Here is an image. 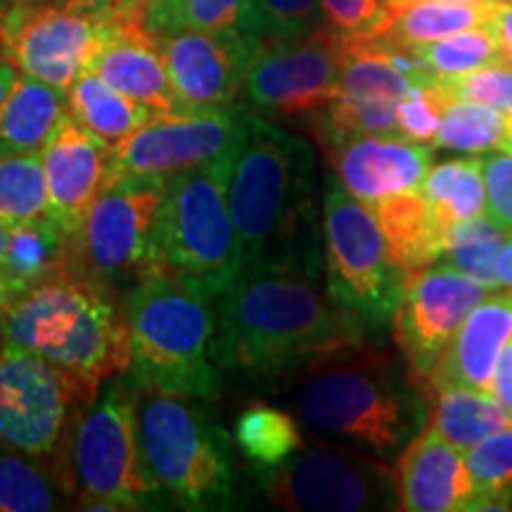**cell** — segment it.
<instances>
[{
    "label": "cell",
    "mask_w": 512,
    "mask_h": 512,
    "mask_svg": "<svg viewBox=\"0 0 512 512\" xmlns=\"http://www.w3.org/2000/svg\"><path fill=\"white\" fill-rule=\"evenodd\" d=\"M219 363L249 377H290L373 342V330L330 297L325 268L249 264L216 302Z\"/></svg>",
    "instance_id": "6da1fadb"
},
{
    "label": "cell",
    "mask_w": 512,
    "mask_h": 512,
    "mask_svg": "<svg viewBox=\"0 0 512 512\" xmlns=\"http://www.w3.org/2000/svg\"><path fill=\"white\" fill-rule=\"evenodd\" d=\"M242 266L323 261V197L309 140L249 110L228 178ZM240 266V268H242Z\"/></svg>",
    "instance_id": "7a4b0ae2"
},
{
    "label": "cell",
    "mask_w": 512,
    "mask_h": 512,
    "mask_svg": "<svg viewBox=\"0 0 512 512\" xmlns=\"http://www.w3.org/2000/svg\"><path fill=\"white\" fill-rule=\"evenodd\" d=\"M290 408L306 430L392 460L425 430V387L406 358L373 342L287 377Z\"/></svg>",
    "instance_id": "3957f363"
},
{
    "label": "cell",
    "mask_w": 512,
    "mask_h": 512,
    "mask_svg": "<svg viewBox=\"0 0 512 512\" xmlns=\"http://www.w3.org/2000/svg\"><path fill=\"white\" fill-rule=\"evenodd\" d=\"M0 349L43 358L98 394L131 368L124 294L83 271L48 280L0 311Z\"/></svg>",
    "instance_id": "277c9868"
},
{
    "label": "cell",
    "mask_w": 512,
    "mask_h": 512,
    "mask_svg": "<svg viewBox=\"0 0 512 512\" xmlns=\"http://www.w3.org/2000/svg\"><path fill=\"white\" fill-rule=\"evenodd\" d=\"M124 299L131 328L128 380L138 389L214 399L223 370L214 299L166 275H147Z\"/></svg>",
    "instance_id": "5b68a950"
},
{
    "label": "cell",
    "mask_w": 512,
    "mask_h": 512,
    "mask_svg": "<svg viewBox=\"0 0 512 512\" xmlns=\"http://www.w3.org/2000/svg\"><path fill=\"white\" fill-rule=\"evenodd\" d=\"M138 434L147 472L166 503L183 510L240 508L228 432L195 399L138 389Z\"/></svg>",
    "instance_id": "8992f818"
},
{
    "label": "cell",
    "mask_w": 512,
    "mask_h": 512,
    "mask_svg": "<svg viewBox=\"0 0 512 512\" xmlns=\"http://www.w3.org/2000/svg\"><path fill=\"white\" fill-rule=\"evenodd\" d=\"M233 155L166 183L152 233L150 275H166L219 302L240 273L228 204Z\"/></svg>",
    "instance_id": "52a82bcc"
},
{
    "label": "cell",
    "mask_w": 512,
    "mask_h": 512,
    "mask_svg": "<svg viewBox=\"0 0 512 512\" xmlns=\"http://www.w3.org/2000/svg\"><path fill=\"white\" fill-rule=\"evenodd\" d=\"M72 470L83 510L166 505L147 472L138 434V387L126 375L102 384L81 413L72 439Z\"/></svg>",
    "instance_id": "ba28073f"
},
{
    "label": "cell",
    "mask_w": 512,
    "mask_h": 512,
    "mask_svg": "<svg viewBox=\"0 0 512 512\" xmlns=\"http://www.w3.org/2000/svg\"><path fill=\"white\" fill-rule=\"evenodd\" d=\"M323 261L330 297L380 337L392 325L406 275L392 261L373 209L335 174L323 183Z\"/></svg>",
    "instance_id": "9c48e42d"
},
{
    "label": "cell",
    "mask_w": 512,
    "mask_h": 512,
    "mask_svg": "<svg viewBox=\"0 0 512 512\" xmlns=\"http://www.w3.org/2000/svg\"><path fill=\"white\" fill-rule=\"evenodd\" d=\"M91 403L43 358L0 349V446L41 460L67 496L76 494V422Z\"/></svg>",
    "instance_id": "30bf717a"
},
{
    "label": "cell",
    "mask_w": 512,
    "mask_h": 512,
    "mask_svg": "<svg viewBox=\"0 0 512 512\" xmlns=\"http://www.w3.org/2000/svg\"><path fill=\"white\" fill-rule=\"evenodd\" d=\"M254 479L268 503L292 512L401 510L394 467L349 444H304Z\"/></svg>",
    "instance_id": "8fae6325"
},
{
    "label": "cell",
    "mask_w": 512,
    "mask_h": 512,
    "mask_svg": "<svg viewBox=\"0 0 512 512\" xmlns=\"http://www.w3.org/2000/svg\"><path fill=\"white\" fill-rule=\"evenodd\" d=\"M344 41L332 27L302 36H266L245 79L249 110L266 119L309 121L339 95Z\"/></svg>",
    "instance_id": "7c38bea8"
},
{
    "label": "cell",
    "mask_w": 512,
    "mask_h": 512,
    "mask_svg": "<svg viewBox=\"0 0 512 512\" xmlns=\"http://www.w3.org/2000/svg\"><path fill=\"white\" fill-rule=\"evenodd\" d=\"M117 10H74L50 0H12L0 12V57L19 74L69 93L86 72Z\"/></svg>",
    "instance_id": "4fadbf2b"
},
{
    "label": "cell",
    "mask_w": 512,
    "mask_h": 512,
    "mask_svg": "<svg viewBox=\"0 0 512 512\" xmlns=\"http://www.w3.org/2000/svg\"><path fill=\"white\" fill-rule=\"evenodd\" d=\"M247 107L155 114L112 155V183H157L221 162L247 131Z\"/></svg>",
    "instance_id": "5bb4252c"
},
{
    "label": "cell",
    "mask_w": 512,
    "mask_h": 512,
    "mask_svg": "<svg viewBox=\"0 0 512 512\" xmlns=\"http://www.w3.org/2000/svg\"><path fill=\"white\" fill-rule=\"evenodd\" d=\"M166 185L112 183L88 211L79 238V268L126 294L150 275L152 233Z\"/></svg>",
    "instance_id": "9a60e30c"
},
{
    "label": "cell",
    "mask_w": 512,
    "mask_h": 512,
    "mask_svg": "<svg viewBox=\"0 0 512 512\" xmlns=\"http://www.w3.org/2000/svg\"><path fill=\"white\" fill-rule=\"evenodd\" d=\"M491 292L482 280L446 261L408 275L392 330L396 347L422 384L465 318Z\"/></svg>",
    "instance_id": "2e32d148"
},
{
    "label": "cell",
    "mask_w": 512,
    "mask_h": 512,
    "mask_svg": "<svg viewBox=\"0 0 512 512\" xmlns=\"http://www.w3.org/2000/svg\"><path fill=\"white\" fill-rule=\"evenodd\" d=\"M166 72L183 112L238 107L245 79L264 36H226L200 29L157 34Z\"/></svg>",
    "instance_id": "e0dca14e"
},
{
    "label": "cell",
    "mask_w": 512,
    "mask_h": 512,
    "mask_svg": "<svg viewBox=\"0 0 512 512\" xmlns=\"http://www.w3.org/2000/svg\"><path fill=\"white\" fill-rule=\"evenodd\" d=\"M88 69L152 112H183L157 34L147 27L145 3L117 10L110 34L102 38Z\"/></svg>",
    "instance_id": "ac0fdd59"
},
{
    "label": "cell",
    "mask_w": 512,
    "mask_h": 512,
    "mask_svg": "<svg viewBox=\"0 0 512 512\" xmlns=\"http://www.w3.org/2000/svg\"><path fill=\"white\" fill-rule=\"evenodd\" d=\"M41 155L50 197V219L67 235L79 238L88 211L110 185L114 150L76 124L69 114Z\"/></svg>",
    "instance_id": "d6986e66"
},
{
    "label": "cell",
    "mask_w": 512,
    "mask_h": 512,
    "mask_svg": "<svg viewBox=\"0 0 512 512\" xmlns=\"http://www.w3.org/2000/svg\"><path fill=\"white\" fill-rule=\"evenodd\" d=\"M320 147L337 181L368 207L399 192L422 188L432 166L430 147L399 133L354 136Z\"/></svg>",
    "instance_id": "ffe728a7"
},
{
    "label": "cell",
    "mask_w": 512,
    "mask_h": 512,
    "mask_svg": "<svg viewBox=\"0 0 512 512\" xmlns=\"http://www.w3.org/2000/svg\"><path fill=\"white\" fill-rule=\"evenodd\" d=\"M512 342V290H494L460 325L422 387L489 394L498 356Z\"/></svg>",
    "instance_id": "44dd1931"
},
{
    "label": "cell",
    "mask_w": 512,
    "mask_h": 512,
    "mask_svg": "<svg viewBox=\"0 0 512 512\" xmlns=\"http://www.w3.org/2000/svg\"><path fill=\"white\" fill-rule=\"evenodd\" d=\"M401 510H467L475 486L467 475L465 453L425 425L396 458Z\"/></svg>",
    "instance_id": "7402d4cb"
},
{
    "label": "cell",
    "mask_w": 512,
    "mask_h": 512,
    "mask_svg": "<svg viewBox=\"0 0 512 512\" xmlns=\"http://www.w3.org/2000/svg\"><path fill=\"white\" fill-rule=\"evenodd\" d=\"M81 271L76 238L53 219L12 226L0 264V311L34 287Z\"/></svg>",
    "instance_id": "603a6c76"
},
{
    "label": "cell",
    "mask_w": 512,
    "mask_h": 512,
    "mask_svg": "<svg viewBox=\"0 0 512 512\" xmlns=\"http://www.w3.org/2000/svg\"><path fill=\"white\" fill-rule=\"evenodd\" d=\"M67 117V93L17 72L0 107V157L41 152Z\"/></svg>",
    "instance_id": "cb8c5ba5"
},
{
    "label": "cell",
    "mask_w": 512,
    "mask_h": 512,
    "mask_svg": "<svg viewBox=\"0 0 512 512\" xmlns=\"http://www.w3.org/2000/svg\"><path fill=\"white\" fill-rule=\"evenodd\" d=\"M370 209L380 223L392 261L406 278L441 261L444 233L432 219L422 188L399 192L375 202Z\"/></svg>",
    "instance_id": "d4e9b609"
},
{
    "label": "cell",
    "mask_w": 512,
    "mask_h": 512,
    "mask_svg": "<svg viewBox=\"0 0 512 512\" xmlns=\"http://www.w3.org/2000/svg\"><path fill=\"white\" fill-rule=\"evenodd\" d=\"M67 98L69 114H72L76 124H81L93 136H98L112 150L126 143L133 133L140 131L157 114L150 107L140 105V102L117 91L91 69H86L74 81Z\"/></svg>",
    "instance_id": "484cf974"
},
{
    "label": "cell",
    "mask_w": 512,
    "mask_h": 512,
    "mask_svg": "<svg viewBox=\"0 0 512 512\" xmlns=\"http://www.w3.org/2000/svg\"><path fill=\"white\" fill-rule=\"evenodd\" d=\"M498 3H408L387 8V22L375 38L394 48L413 50L460 31L494 22Z\"/></svg>",
    "instance_id": "4316f807"
},
{
    "label": "cell",
    "mask_w": 512,
    "mask_h": 512,
    "mask_svg": "<svg viewBox=\"0 0 512 512\" xmlns=\"http://www.w3.org/2000/svg\"><path fill=\"white\" fill-rule=\"evenodd\" d=\"M425 394L430 403L427 425L463 453L512 425V413L491 394L460 387H425Z\"/></svg>",
    "instance_id": "83f0119b"
},
{
    "label": "cell",
    "mask_w": 512,
    "mask_h": 512,
    "mask_svg": "<svg viewBox=\"0 0 512 512\" xmlns=\"http://www.w3.org/2000/svg\"><path fill=\"white\" fill-rule=\"evenodd\" d=\"M422 192L430 204L432 219L441 233L456 223L486 214V185L482 157L448 159L430 166Z\"/></svg>",
    "instance_id": "f1b7e54d"
},
{
    "label": "cell",
    "mask_w": 512,
    "mask_h": 512,
    "mask_svg": "<svg viewBox=\"0 0 512 512\" xmlns=\"http://www.w3.org/2000/svg\"><path fill=\"white\" fill-rule=\"evenodd\" d=\"M233 439L235 448L254 470L285 463L306 444L297 415L266 401H252L242 408L235 418Z\"/></svg>",
    "instance_id": "f546056e"
},
{
    "label": "cell",
    "mask_w": 512,
    "mask_h": 512,
    "mask_svg": "<svg viewBox=\"0 0 512 512\" xmlns=\"http://www.w3.org/2000/svg\"><path fill=\"white\" fill-rule=\"evenodd\" d=\"M50 219V197L41 152L0 157V223H22Z\"/></svg>",
    "instance_id": "4dcf8cb0"
},
{
    "label": "cell",
    "mask_w": 512,
    "mask_h": 512,
    "mask_svg": "<svg viewBox=\"0 0 512 512\" xmlns=\"http://www.w3.org/2000/svg\"><path fill=\"white\" fill-rule=\"evenodd\" d=\"M67 498L41 460L0 446V512L60 510Z\"/></svg>",
    "instance_id": "1f68e13d"
},
{
    "label": "cell",
    "mask_w": 512,
    "mask_h": 512,
    "mask_svg": "<svg viewBox=\"0 0 512 512\" xmlns=\"http://www.w3.org/2000/svg\"><path fill=\"white\" fill-rule=\"evenodd\" d=\"M508 238L510 235L489 216H477V219L456 223L446 230L441 259L472 278L482 280L491 290H501L496 264Z\"/></svg>",
    "instance_id": "d6a6232c"
},
{
    "label": "cell",
    "mask_w": 512,
    "mask_h": 512,
    "mask_svg": "<svg viewBox=\"0 0 512 512\" xmlns=\"http://www.w3.org/2000/svg\"><path fill=\"white\" fill-rule=\"evenodd\" d=\"M505 136H508V114L479 102L453 100L446 107L432 145L439 150L479 155V152L501 150Z\"/></svg>",
    "instance_id": "836d02e7"
},
{
    "label": "cell",
    "mask_w": 512,
    "mask_h": 512,
    "mask_svg": "<svg viewBox=\"0 0 512 512\" xmlns=\"http://www.w3.org/2000/svg\"><path fill=\"white\" fill-rule=\"evenodd\" d=\"M413 53L439 79H451V76L475 72L489 64L505 62L494 24H482V27L446 36L441 41L413 48Z\"/></svg>",
    "instance_id": "e575fe53"
},
{
    "label": "cell",
    "mask_w": 512,
    "mask_h": 512,
    "mask_svg": "<svg viewBox=\"0 0 512 512\" xmlns=\"http://www.w3.org/2000/svg\"><path fill=\"white\" fill-rule=\"evenodd\" d=\"M226 36H268L256 0H185L181 27Z\"/></svg>",
    "instance_id": "d590c367"
},
{
    "label": "cell",
    "mask_w": 512,
    "mask_h": 512,
    "mask_svg": "<svg viewBox=\"0 0 512 512\" xmlns=\"http://www.w3.org/2000/svg\"><path fill=\"white\" fill-rule=\"evenodd\" d=\"M451 102V93L446 91L444 81L439 76L425 83H415L411 91L403 95L399 107H396L399 136L413 140V143L432 145L441 128L446 107Z\"/></svg>",
    "instance_id": "8d00e7d4"
},
{
    "label": "cell",
    "mask_w": 512,
    "mask_h": 512,
    "mask_svg": "<svg viewBox=\"0 0 512 512\" xmlns=\"http://www.w3.org/2000/svg\"><path fill=\"white\" fill-rule=\"evenodd\" d=\"M465 467L472 486H475L470 503L479 496L494 494V491L512 484V425L479 441L477 446L467 448ZM470 503H467V508H470Z\"/></svg>",
    "instance_id": "74e56055"
},
{
    "label": "cell",
    "mask_w": 512,
    "mask_h": 512,
    "mask_svg": "<svg viewBox=\"0 0 512 512\" xmlns=\"http://www.w3.org/2000/svg\"><path fill=\"white\" fill-rule=\"evenodd\" d=\"M444 81L453 100H470L494 107L503 114H512V64L498 62Z\"/></svg>",
    "instance_id": "f35d334b"
},
{
    "label": "cell",
    "mask_w": 512,
    "mask_h": 512,
    "mask_svg": "<svg viewBox=\"0 0 512 512\" xmlns=\"http://www.w3.org/2000/svg\"><path fill=\"white\" fill-rule=\"evenodd\" d=\"M268 36H302L330 27L320 0H256Z\"/></svg>",
    "instance_id": "ab89813d"
},
{
    "label": "cell",
    "mask_w": 512,
    "mask_h": 512,
    "mask_svg": "<svg viewBox=\"0 0 512 512\" xmlns=\"http://www.w3.org/2000/svg\"><path fill=\"white\" fill-rule=\"evenodd\" d=\"M320 5L330 27L349 38L377 36L387 22L384 0H320Z\"/></svg>",
    "instance_id": "60d3db41"
},
{
    "label": "cell",
    "mask_w": 512,
    "mask_h": 512,
    "mask_svg": "<svg viewBox=\"0 0 512 512\" xmlns=\"http://www.w3.org/2000/svg\"><path fill=\"white\" fill-rule=\"evenodd\" d=\"M486 185V216L512 235V155L486 152L482 155Z\"/></svg>",
    "instance_id": "b9f144b4"
},
{
    "label": "cell",
    "mask_w": 512,
    "mask_h": 512,
    "mask_svg": "<svg viewBox=\"0 0 512 512\" xmlns=\"http://www.w3.org/2000/svg\"><path fill=\"white\" fill-rule=\"evenodd\" d=\"M183 5L185 0H145L147 27L155 31V34L176 31L181 27Z\"/></svg>",
    "instance_id": "7bdbcfd3"
},
{
    "label": "cell",
    "mask_w": 512,
    "mask_h": 512,
    "mask_svg": "<svg viewBox=\"0 0 512 512\" xmlns=\"http://www.w3.org/2000/svg\"><path fill=\"white\" fill-rule=\"evenodd\" d=\"M489 394L512 413V342L505 344L501 356H498Z\"/></svg>",
    "instance_id": "ee69618b"
},
{
    "label": "cell",
    "mask_w": 512,
    "mask_h": 512,
    "mask_svg": "<svg viewBox=\"0 0 512 512\" xmlns=\"http://www.w3.org/2000/svg\"><path fill=\"white\" fill-rule=\"evenodd\" d=\"M491 24H494L498 43H501L503 60L512 64V0H501L494 22Z\"/></svg>",
    "instance_id": "f6af8a7d"
},
{
    "label": "cell",
    "mask_w": 512,
    "mask_h": 512,
    "mask_svg": "<svg viewBox=\"0 0 512 512\" xmlns=\"http://www.w3.org/2000/svg\"><path fill=\"white\" fill-rule=\"evenodd\" d=\"M50 3L64 5V8L74 10H91V12H107V10H119L126 5H138L145 0H50Z\"/></svg>",
    "instance_id": "bcb514c9"
},
{
    "label": "cell",
    "mask_w": 512,
    "mask_h": 512,
    "mask_svg": "<svg viewBox=\"0 0 512 512\" xmlns=\"http://www.w3.org/2000/svg\"><path fill=\"white\" fill-rule=\"evenodd\" d=\"M496 273H498V285H501V290H512V235L503 245L501 256H498Z\"/></svg>",
    "instance_id": "7dc6e473"
},
{
    "label": "cell",
    "mask_w": 512,
    "mask_h": 512,
    "mask_svg": "<svg viewBox=\"0 0 512 512\" xmlns=\"http://www.w3.org/2000/svg\"><path fill=\"white\" fill-rule=\"evenodd\" d=\"M15 76H17V69L0 57V107H3L5 98H8L12 83H15Z\"/></svg>",
    "instance_id": "c3c4849f"
},
{
    "label": "cell",
    "mask_w": 512,
    "mask_h": 512,
    "mask_svg": "<svg viewBox=\"0 0 512 512\" xmlns=\"http://www.w3.org/2000/svg\"><path fill=\"white\" fill-rule=\"evenodd\" d=\"M408 3H463V5H482V3H498V0H389L387 8H396V5Z\"/></svg>",
    "instance_id": "681fc988"
},
{
    "label": "cell",
    "mask_w": 512,
    "mask_h": 512,
    "mask_svg": "<svg viewBox=\"0 0 512 512\" xmlns=\"http://www.w3.org/2000/svg\"><path fill=\"white\" fill-rule=\"evenodd\" d=\"M8 235H10V226H5V223H0V264H3L5 247H8Z\"/></svg>",
    "instance_id": "f907efd6"
},
{
    "label": "cell",
    "mask_w": 512,
    "mask_h": 512,
    "mask_svg": "<svg viewBox=\"0 0 512 512\" xmlns=\"http://www.w3.org/2000/svg\"><path fill=\"white\" fill-rule=\"evenodd\" d=\"M501 150L503 152H510V155H512V114L508 117V136H505Z\"/></svg>",
    "instance_id": "816d5d0a"
},
{
    "label": "cell",
    "mask_w": 512,
    "mask_h": 512,
    "mask_svg": "<svg viewBox=\"0 0 512 512\" xmlns=\"http://www.w3.org/2000/svg\"><path fill=\"white\" fill-rule=\"evenodd\" d=\"M12 3V0H0V12H3L5 8H8V5Z\"/></svg>",
    "instance_id": "f5cc1de1"
},
{
    "label": "cell",
    "mask_w": 512,
    "mask_h": 512,
    "mask_svg": "<svg viewBox=\"0 0 512 512\" xmlns=\"http://www.w3.org/2000/svg\"><path fill=\"white\" fill-rule=\"evenodd\" d=\"M384 3H389V0H384Z\"/></svg>",
    "instance_id": "db71d44e"
}]
</instances>
